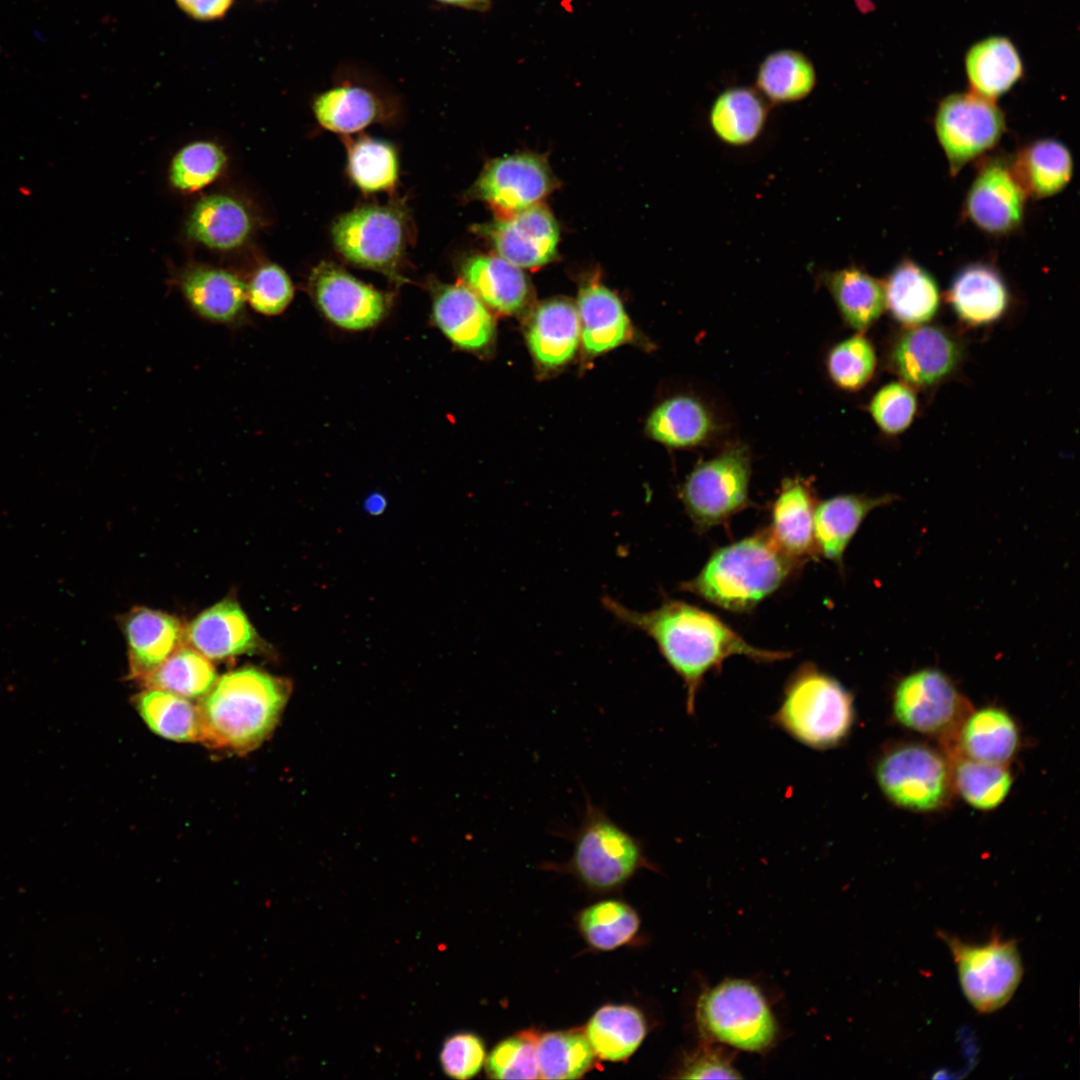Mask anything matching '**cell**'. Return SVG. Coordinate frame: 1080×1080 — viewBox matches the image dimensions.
Listing matches in <instances>:
<instances>
[{"label": "cell", "mask_w": 1080, "mask_h": 1080, "mask_svg": "<svg viewBox=\"0 0 1080 1080\" xmlns=\"http://www.w3.org/2000/svg\"><path fill=\"white\" fill-rule=\"evenodd\" d=\"M602 604L619 623L643 632L655 642L684 683L689 715L695 711L704 677L718 671L729 657L739 655L757 663H771L791 656L789 652L749 644L716 615L683 601L667 600L647 612L631 610L609 596L602 598Z\"/></svg>", "instance_id": "1"}, {"label": "cell", "mask_w": 1080, "mask_h": 1080, "mask_svg": "<svg viewBox=\"0 0 1080 1080\" xmlns=\"http://www.w3.org/2000/svg\"><path fill=\"white\" fill-rule=\"evenodd\" d=\"M291 683L256 667L230 671L199 700L201 742L235 754L260 746L276 727Z\"/></svg>", "instance_id": "2"}, {"label": "cell", "mask_w": 1080, "mask_h": 1080, "mask_svg": "<svg viewBox=\"0 0 1080 1080\" xmlns=\"http://www.w3.org/2000/svg\"><path fill=\"white\" fill-rule=\"evenodd\" d=\"M800 562L774 542L768 530L714 551L680 589L725 610L746 612L779 589Z\"/></svg>", "instance_id": "3"}, {"label": "cell", "mask_w": 1080, "mask_h": 1080, "mask_svg": "<svg viewBox=\"0 0 1080 1080\" xmlns=\"http://www.w3.org/2000/svg\"><path fill=\"white\" fill-rule=\"evenodd\" d=\"M771 719L800 744L829 750L842 744L853 728V696L836 678L805 663L787 680Z\"/></svg>", "instance_id": "4"}, {"label": "cell", "mask_w": 1080, "mask_h": 1080, "mask_svg": "<svg viewBox=\"0 0 1080 1080\" xmlns=\"http://www.w3.org/2000/svg\"><path fill=\"white\" fill-rule=\"evenodd\" d=\"M703 1041L765 1053L776 1043L778 1024L763 993L753 983L725 980L705 990L696 1004Z\"/></svg>", "instance_id": "5"}, {"label": "cell", "mask_w": 1080, "mask_h": 1080, "mask_svg": "<svg viewBox=\"0 0 1080 1080\" xmlns=\"http://www.w3.org/2000/svg\"><path fill=\"white\" fill-rule=\"evenodd\" d=\"M569 832L574 850L568 866L590 888L618 887L645 863L642 841L588 795L579 825Z\"/></svg>", "instance_id": "6"}, {"label": "cell", "mask_w": 1080, "mask_h": 1080, "mask_svg": "<svg viewBox=\"0 0 1080 1080\" xmlns=\"http://www.w3.org/2000/svg\"><path fill=\"white\" fill-rule=\"evenodd\" d=\"M751 472V451L741 441L727 444L693 468L680 488L679 497L697 531L705 532L725 524L751 505Z\"/></svg>", "instance_id": "7"}, {"label": "cell", "mask_w": 1080, "mask_h": 1080, "mask_svg": "<svg viewBox=\"0 0 1080 1080\" xmlns=\"http://www.w3.org/2000/svg\"><path fill=\"white\" fill-rule=\"evenodd\" d=\"M939 936L953 956L962 992L977 1012H995L1011 1000L1023 977L1015 940L994 934L987 942L974 944L946 932Z\"/></svg>", "instance_id": "8"}, {"label": "cell", "mask_w": 1080, "mask_h": 1080, "mask_svg": "<svg viewBox=\"0 0 1080 1080\" xmlns=\"http://www.w3.org/2000/svg\"><path fill=\"white\" fill-rule=\"evenodd\" d=\"M332 237L348 261L396 277L407 242L405 215L392 206L358 208L336 220Z\"/></svg>", "instance_id": "9"}, {"label": "cell", "mask_w": 1080, "mask_h": 1080, "mask_svg": "<svg viewBox=\"0 0 1080 1080\" xmlns=\"http://www.w3.org/2000/svg\"><path fill=\"white\" fill-rule=\"evenodd\" d=\"M875 777L896 805L916 811L940 807L948 797L950 774L942 756L924 745H905L881 757Z\"/></svg>", "instance_id": "10"}, {"label": "cell", "mask_w": 1080, "mask_h": 1080, "mask_svg": "<svg viewBox=\"0 0 1080 1080\" xmlns=\"http://www.w3.org/2000/svg\"><path fill=\"white\" fill-rule=\"evenodd\" d=\"M1004 129V115L994 100L973 92L948 95L936 111V135L953 174L995 146Z\"/></svg>", "instance_id": "11"}, {"label": "cell", "mask_w": 1080, "mask_h": 1080, "mask_svg": "<svg viewBox=\"0 0 1080 1080\" xmlns=\"http://www.w3.org/2000/svg\"><path fill=\"white\" fill-rule=\"evenodd\" d=\"M556 183L546 160L533 153L502 156L486 164L470 195L492 207L500 217L531 206L552 192Z\"/></svg>", "instance_id": "12"}, {"label": "cell", "mask_w": 1080, "mask_h": 1080, "mask_svg": "<svg viewBox=\"0 0 1080 1080\" xmlns=\"http://www.w3.org/2000/svg\"><path fill=\"white\" fill-rule=\"evenodd\" d=\"M961 357L962 346L948 330L922 324L906 328L895 337L887 363L912 388H929L950 376Z\"/></svg>", "instance_id": "13"}, {"label": "cell", "mask_w": 1080, "mask_h": 1080, "mask_svg": "<svg viewBox=\"0 0 1080 1080\" xmlns=\"http://www.w3.org/2000/svg\"><path fill=\"white\" fill-rule=\"evenodd\" d=\"M313 300L336 326L363 330L376 325L389 306V296L358 280L331 262H321L309 278Z\"/></svg>", "instance_id": "14"}, {"label": "cell", "mask_w": 1080, "mask_h": 1080, "mask_svg": "<svg viewBox=\"0 0 1080 1080\" xmlns=\"http://www.w3.org/2000/svg\"><path fill=\"white\" fill-rule=\"evenodd\" d=\"M496 254L520 268H537L556 255L559 227L551 211L539 203L508 216L478 225Z\"/></svg>", "instance_id": "15"}, {"label": "cell", "mask_w": 1080, "mask_h": 1080, "mask_svg": "<svg viewBox=\"0 0 1080 1080\" xmlns=\"http://www.w3.org/2000/svg\"><path fill=\"white\" fill-rule=\"evenodd\" d=\"M177 287L190 310L207 323L231 330L251 323L246 282L231 271L192 265L178 275Z\"/></svg>", "instance_id": "16"}, {"label": "cell", "mask_w": 1080, "mask_h": 1080, "mask_svg": "<svg viewBox=\"0 0 1080 1080\" xmlns=\"http://www.w3.org/2000/svg\"><path fill=\"white\" fill-rule=\"evenodd\" d=\"M961 699L952 681L933 668L905 676L896 686L893 712L907 728L936 733L947 728L957 716Z\"/></svg>", "instance_id": "17"}, {"label": "cell", "mask_w": 1080, "mask_h": 1080, "mask_svg": "<svg viewBox=\"0 0 1080 1080\" xmlns=\"http://www.w3.org/2000/svg\"><path fill=\"white\" fill-rule=\"evenodd\" d=\"M1027 193L1013 165L1002 160L986 163L978 172L966 198L969 219L990 234H1006L1022 222Z\"/></svg>", "instance_id": "18"}, {"label": "cell", "mask_w": 1080, "mask_h": 1080, "mask_svg": "<svg viewBox=\"0 0 1080 1080\" xmlns=\"http://www.w3.org/2000/svg\"><path fill=\"white\" fill-rule=\"evenodd\" d=\"M185 641L210 660H225L270 649L232 598L197 615L185 627Z\"/></svg>", "instance_id": "19"}, {"label": "cell", "mask_w": 1080, "mask_h": 1080, "mask_svg": "<svg viewBox=\"0 0 1080 1080\" xmlns=\"http://www.w3.org/2000/svg\"><path fill=\"white\" fill-rule=\"evenodd\" d=\"M128 647L129 676L137 681L155 671L185 641V627L168 613L136 607L121 619Z\"/></svg>", "instance_id": "20"}, {"label": "cell", "mask_w": 1080, "mask_h": 1080, "mask_svg": "<svg viewBox=\"0 0 1080 1080\" xmlns=\"http://www.w3.org/2000/svg\"><path fill=\"white\" fill-rule=\"evenodd\" d=\"M433 319L443 334L464 350L484 349L495 334V323L487 306L465 284L437 288L433 298Z\"/></svg>", "instance_id": "21"}, {"label": "cell", "mask_w": 1080, "mask_h": 1080, "mask_svg": "<svg viewBox=\"0 0 1080 1080\" xmlns=\"http://www.w3.org/2000/svg\"><path fill=\"white\" fill-rule=\"evenodd\" d=\"M723 425L708 402L692 395H677L660 403L647 420V432L673 448L707 445Z\"/></svg>", "instance_id": "22"}, {"label": "cell", "mask_w": 1080, "mask_h": 1080, "mask_svg": "<svg viewBox=\"0 0 1080 1080\" xmlns=\"http://www.w3.org/2000/svg\"><path fill=\"white\" fill-rule=\"evenodd\" d=\"M816 505L811 486L800 477L784 479L772 505L768 532L783 552L799 562L806 560L816 550Z\"/></svg>", "instance_id": "23"}, {"label": "cell", "mask_w": 1080, "mask_h": 1080, "mask_svg": "<svg viewBox=\"0 0 1080 1080\" xmlns=\"http://www.w3.org/2000/svg\"><path fill=\"white\" fill-rule=\"evenodd\" d=\"M947 300L957 318L967 326H984L999 320L1009 306V291L1001 274L988 264H971L953 278Z\"/></svg>", "instance_id": "24"}, {"label": "cell", "mask_w": 1080, "mask_h": 1080, "mask_svg": "<svg viewBox=\"0 0 1080 1080\" xmlns=\"http://www.w3.org/2000/svg\"><path fill=\"white\" fill-rule=\"evenodd\" d=\"M897 499L885 494L871 497L843 494L826 499L815 507L814 540L822 555L842 567L845 550L866 516Z\"/></svg>", "instance_id": "25"}, {"label": "cell", "mask_w": 1080, "mask_h": 1080, "mask_svg": "<svg viewBox=\"0 0 1080 1080\" xmlns=\"http://www.w3.org/2000/svg\"><path fill=\"white\" fill-rule=\"evenodd\" d=\"M461 274L464 284L486 306L500 313H518L528 303L530 285L522 268L498 255L478 254L467 258Z\"/></svg>", "instance_id": "26"}, {"label": "cell", "mask_w": 1080, "mask_h": 1080, "mask_svg": "<svg viewBox=\"0 0 1080 1080\" xmlns=\"http://www.w3.org/2000/svg\"><path fill=\"white\" fill-rule=\"evenodd\" d=\"M186 232L195 242L216 250L242 246L252 232V219L237 199L212 194L200 199L186 221Z\"/></svg>", "instance_id": "27"}, {"label": "cell", "mask_w": 1080, "mask_h": 1080, "mask_svg": "<svg viewBox=\"0 0 1080 1080\" xmlns=\"http://www.w3.org/2000/svg\"><path fill=\"white\" fill-rule=\"evenodd\" d=\"M580 336L587 353L596 355L625 342L631 325L620 299L602 284L591 282L578 294Z\"/></svg>", "instance_id": "28"}, {"label": "cell", "mask_w": 1080, "mask_h": 1080, "mask_svg": "<svg viewBox=\"0 0 1080 1080\" xmlns=\"http://www.w3.org/2000/svg\"><path fill=\"white\" fill-rule=\"evenodd\" d=\"M768 114V103L756 89L734 86L724 89L713 100L708 122L722 143L744 147L760 137Z\"/></svg>", "instance_id": "29"}, {"label": "cell", "mask_w": 1080, "mask_h": 1080, "mask_svg": "<svg viewBox=\"0 0 1080 1080\" xmlns=\"http://www.w3.org/2000/svg\"><path fill=\"white\" fill-rule=\"evenodd\" d=\"M528 345L542 366L555 368L568 362L580 340V323L575 306L564 299L540 304L528 328Z\"/></svg>", "instance_id": "30"}, {"label": "cell", "mask_w": 1080, "mask_h": 1080, "mask_svg": "<svg viewBox=\"0 0 1080 1080\" xmlns=\"http://www.w3.org/2000/svg\"><path fill=\"white\" fill-rule=\"evenodd\" d=\"M964 67L971 92L994 100L1008 92L1023 76L1021 55L1004 36H989L967 51Z\"/></svg>", "instance_id": "31"}, {"label": "cell", "mask_w": 1080, "mask_h": 1080, "mask_svg": "<svg viewBox=\"0 0 1080 1080\" xmlns=\"http://www.w3.org/2000/svg\"><path fill=\"white\" fill-rule=\"evenodd\" d=\"M885 308L906 328L926 324L937 313L940 292L934 277L912 260L905 259L883 282Z\"/></svg>", "instance_id": "32"}, {"label": "cell", "mask_w": 1080, "mask_h": 1080, "mask_svg": "<svg viewBox=\"0 0 1080 1080\" xmlns=\"http://www.w3.org/2000/svg\"><path fill=\"white\" fill-rule=\"evenodd\" d=\"M820 281L844 323L857 332L864 333L885 309L883 282L855 265L825 271Z\"/></svg>", "instance_id": "33"}, {"label": "cell", "mask_w": 1080, "mask_h": 1080, "mask_svg": "<svg viewBox=\"0 0 1080 1080\" xmlns=\"http://www.w3.org/2000/svg\"><path fill=\"white\" fill-rule=\"evenodd\" d=\"M817 75L812 61L794 49H780L767 55L756 74V90L770 103L801 101L814 90Z\"/></svg>", "instance_id": "34"}, {"label": "cell", "mask_w": 1080, "mask_h": 1080, "mask_svg": "<svg viewBox=\"0 0 1080 1080\" xmlns=\"http://www.w3.org/2000/svg\"><path fill=\"white\" fill-rule=\"evenodd\" d=\"M133 704L146 725L157 735L176 742H201L198 705L169 691L146 688Z\"/></svg>", "instance_id": "35"}, {"label": "cell", "mask_w": 1080, "mask_h": 1080, "mask_svg": "<svg viewBox=\"0 0 1080 1080\" xmlns=\"http://www.w3.org/2000/svg\"><path fill=\"white\" fill-rule=\"evenodd\" d=\"M647 1032L642 1013L629 1005H606L598 1009L586 1027V1038L595 1055L620 1061L629 1057Z\"/></svg>", "instance_id": "36"}, {"label": "cell", "mask_w": 1080, "mask_h": 1080, "mask_svg": "<svg viewBox=\"0 0 1080 1080\" xmlns=\"http://www.w3.org/2000/svg\"><path fill=\"white\" fill-rule=\"evenodd\" d=\"M1013 168L1027 194L1044 198L1066 187L1072 177L1073 160L1060 141L1041 139L1019 154Z\"/></svg>", "instance_id": "37"}, {"label": "cell", "mask_w": 1080, "mask_h": 1080, "mask_svg": "<svg viewBox=\"0 0 1080 1080\" xmlns=\"http://www.w3.org/2000/svg\"><path fill=\"white\" fill-rule=\"evenodd\" d=\"M960 740L968 758L1003 764L1016 750L1018 730L1005 711L988 707L968 717L962 726Z\"/></svg>", "instance_id": "38"}, {"label": "cell", "mask_w": 1080, "mask_h": 1080, "mask_svg": "<svg viewBox=\"0 0 1080 1080\" xmlns=\"http://www.w3.org/2000/svg\"><path fill=\"white\" fill-rule=\"evenodd\" d=\"M381 106L371 90L357 85L330 88L313 101L319 124L337 133H353L370 125L378 118Z\"/></svg>", "instance_id": "39"}, {"label": "cell", "mask_w": 1080, "mask_h": 1080, "mask_svg": "<svg viewBox=\"0 0 1080 1080\" xmlns=\"http://www.w3.org/2000/svg\"><path fill=\"white\" fill-rule=\"evenodd\" d=\"M217 679L210 659L190 645L183 644L140 683L146 688L200 700L212 689Z\"/></svg>", "instance_id": "40"}, {"label": "cell", "mask_w": 1080, "mask_h": 1080, "mask_svg": "<svg viewBox=\"0 0 1080 1080\" xmlns=\"http://www.w3.org/2000/svg\"><path fill=\"white\" fill-rule=\"evenodd\" d=\"M594 1051L586 1036L574 1032H550L536 1044L540 1078L576 1079L587 1072Z\"/></svg>", "instance_id": "41"}, {"label": "cell", "mask_w": 1080, "mask_h": 1080, "mask_svg": "<svg viewBox=\"0 0 1080 1080\" xmlns=\"http://www.w3.org/2000/svg\"><path fill=\"white\" fill-rule=\"evenodd\" d=\"M825 366L835 386L843 391L855 392L873 378L877 367L876 351L871 341L858 332L831 347Z\"/></svg>", "instance_id": "42"}, {"label": "cell", "mask_w": 1080, "mask_h": 1080, "mask_svg": "<svg viewBox=\"0 0 1080 1080\" xmlns=\"http://www.w3.org/2000/svg\"><path fill=\"white\" fill-rule=\"evenodd\" d=\"M579 927L591 946L608 951L631 940L639 918L625 903L609 900L586 908L579 917Z\"/></svg>", "instance_id": "43"}, {"label": "cell", "mask_w": 1080, "mask_h": 1080, "mask_svg": "<svg viewBox=\"0 0 1080 1080\" xmlns=\"http://www.w3.org/2000/svg\"><path fill=\"white\" fill-rule=\"evenodd\" d=\"M348 170L353 182L365 192L390 190L398 177V160L384 141L362 138L349 150Z\"/></svg>", "instance_id": "44"}, {"label": "cell", "mask_w": 1080, "mask_h": 1080, "mask_svg": "<svg viewBox=\"0 0 1080 1080\" xmlns=\"http://www.w3.org/2000/svg\"><path fill=\"white\" fill-rule=\"evenodd\" d=\"M956 787L972 807L982 810L996 808L1008 795L1012 778L1002 764L973 759L961 761L954 774Z\"/></svg>", "instance_id": "45"}, {"label": "cell", "mask_w": 1080, "mask_h": 1080, "mask_svg": "<svg viewBox=\"0 0 1080 1080\" xmlns=\"http://www.w3.org/2000/svg\"><path fill=\"white\" fill-rule=\"evenodd\" d=\"M227 157L218 145L196 141L182 147L169 167L171 185L181 192H194L212 183L222 172Z\"/></svg>", "instance_id": "46"}, {"label": "cell", "mask_w": 1080, "mask_h": 1080, "mask_svg": "<svg viewBox=\"0 0 1080 1080\" xmlns=\"http://www.w3.org/2000/svg\"><path fill=\"white\" fill-rule=\"evenodd\" d=\"M867 409L880 431L896 436L911 425L917 411V397L911 386L894 381L875 392Z\"/></svg>", "instance_id": "47"}, {"label": "cell", "mask_w": 1080, "mask_h": 1080, "mask_svg": "<svg viewBox=\"0 0 1080 1080\" xmlns=\"http://www.w3.org/2000/svg\"><path fill=\"white\" fill-rule=\"evenodd\" d=\"M246 295L247 304L253 311L272 317L280 315L289 306L294 287L283 268L266 263L258 267L246 282Z\"/></svg>", "instance_id": "48"}, {"label": "cell", "mask_w": 1080, "mask_h": 1080, "mask_svg": "<svg viewBox=\"0 0 1080 1080\" xmlns=\"http://www.w3.org/2000/svg\"><path fill=\"white\" fill-rule=\"evenodd\" d=\"M486 1072L494 1079L540 1078L536 1045L526 1037H510L498 1043L486 1060Z\"/></svg>", "instance_id": "49"}, {"label": "cell", "mask_w": 1080, "mask_h": 1080, "mask_svg": "<svg viewBox=\"0 0 1080 1080\" xmlns=\"http://www.w3.org/2000/svg\"><path fill=\"white\" fill-rule=\"evenodd\" d=\"M483 1041L473 1033H456L442 1045L440 1064L443 1072L455 1079L475 1076L485 1060Z\"/></svg>", "instance_id": "50"}, {"label": "cell", "mask_w": 1080, "mask_h": 1080, "mask_svg": "<svg viewBox=\"0 0 1080 1080\" xmlns=\"http://www.w3.org/2000/svg\"><path fill=\"white\" fill-rule=\"evenodd\" d=\"M722 1044L703 1041L702 1046L684 1064L680 1077L685 1079L741 1078L733 1066L731 1054Z\"/></svg>", "instance_id": "51"}, {"label": "cell", "mask_w": 1080, "mask_h": 1080, "mask_svg": "<svg viewBox=\"0 0 1080 1080\" xmlns=\"http://www.w3.org/2000/svg\"><path fill=\"white\" fill-rule=\"evenodd\" d=\"M175 2L192 19L214 21L227 14L234 0H175Z\"/></svg>", "instance_id": "52"}, {"label": "cell", "mask_w": 1080, "mask_h": 1080, "mask_svg": "<svg viewBox=\"0 0 1080 1080\" xmlns=\"http://www.w3.org/2000/svg\"><path fill=\"white\" fill-rule=\"evenodd\" d=\"M446 5L476 12H486L491 7V0H437Z\"/></svg>", "instance_id": "53"}, {"label": "cell", "mask_w": 1080, "mask_h": 1080, "mask_svg": "<svg viewBox=\"0 0 1080 1080\" xmlns=\"http://www.w3.org/2000/svg\"><path fill=\"white\" fill-rule=\"evenodd\" d=\"M364 507L368 513L378 515L384 511L386 500L381 494L375 493L366 499Z\"/></svg>", "instance_id": "54"}]
</instances>
